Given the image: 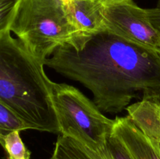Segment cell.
<instances>
[{"label": "cell", "mask_w": 160, "mask_h": 159, "mask_svg": "<svg viewBox=\"0 0 160 159\" xmlns=\"http://www.w3.org/2000/svg\"><path fill=\"white\" fill-rule=\"evenodd\" d=\"M44 64L81 83L107 113L122 112L140 91L143 98L160 96V55L107 30L91 36L80 50L59 47Z\"/></svg>", "instance_id": "1"}, {"label": "cell", "mask_w": 160, "mask_h": 159, "mask_svg": "<svg viewBox=\"0 0 160 159\" xmlns=\"http://www.w3.org/2000/svg\"><path fill=\"white\" fill-rule=\"evenodd\" d=\"M44 65L10 30L0 34V101L30 129L59 133Z\"/></svg>", "instance_id": "2"}, {"label": "cell", "mask_w": 160, "mask_h": 159, "mask_svg": "<svg viewBox=\"0 0 160 159\" xmlns=\"http://www.w3.org/2000/svg\"><path fill=\"white\" fill-rule=\"evenodd\" d=\"M9 30L43 62L62 45L80 50L86 41L61 0H19Z\"/></svg>", "instance_id": "3"}, {"label": "cell", "mask_w": 160, "mask_h": 159, "mask_svg": "<svg viewBox=\"0 0 160 159\" xmlns=\"http://www.w3.org/2000/svg\"><path fill=\"white\" fill-rule=\"evenodd\" d=\"M51 96L59 133L95 151L102 149L112 134L114 119L102 113L78 89L52 81Z\"/></svg>", "instance_id": "4"}, {"label": "cell", "mask_w": 160, "mask_h": 159, "mask_svg": "<svg viewBox=\"0 0 160 159\" xmlns=\"http://www.w3.org/2000/svg\"><path fill=\"white\" fill-rule=\"evenodd\" d=\"M106 30L137 45L156 50L160 47V34L145 12L134 0H102Z\"/></svg>", "instance_id": "5"}, {"label": "cell", "mask_w": 160, "mask_h": 159, "mask_svg": "<svg viewBox=\"0 0 160 159\" xmlns=\"http://www.w3.org/2000/svg\"><path fill=\"white\" fill-rule=\"evenodd\" d=\"M112 133L122 140L134 159H160V142L141 132L128 116L114 119Z\"/></svg>", "instance_id": "6"}, {"label": "cell", "mask_w": 160, "mask_h": 159, "mask_svg": "<svg viewBox=\"0 0 160 159\" xmlns=\"http://www.w3.org/2000/svg\"><path fill=\"white\" fill-rule=\"evenodd\" d=\"M66 6L85 41L106 30L102 13V0H73Z\"/></svg>", "instance_id": "7"}, {"label": "cell", "mask_w": 160, "mask_h": 159, "mask_svg": "<svg viewBox=\"0 0 160 159\" xmlns=\"http://www.w3.org/2000/svg\"><path fill=\"white\" fill-rule=\"evenodd\" d=\"M128 118L141 132L160 142V105L158 100L143 98L126 108Z\"/></svg>", "instance_id": "8"}, {"label": "cell", "mask_w": 160, "mask_h": 159, "mask_svg": "<svg viewBox=\"0 0 160 159\" xmlns=\"http://www.w3.org/2000/svg\"><path fill=\"white\" fill-rule=\"evenodd\" d=\"M50 159H109V157L104 147L95 151L71 137L60 135L55 143Z\"/></svg>", "instance_id": "9"}, {"label": "cell", "mask_w": 160, "mask_h": 159, "mask_svg": "<svg viewBox=\"0 0 160 159\" xmlns=\"http://www.w3.org/2000/svg\"><path fill=\"white\" fill-rule=\"evenodd\" d=\"M20 132L19 130L12 131L3 138L1 146L7 154L6 159H31V152L23 143Z\"/></svg>", "instance_id": "10"}, {"label": "cell", "mask_w": 160, "mask_h": 159, "mask_svg": "<svg viewBox=\"0 0 160 159\" xmlns=\"http://www.w3.org/2000/svg\"><path fill=\"white\" fill-rule=\"evenodd\" d=\"M29 127L6 104L0 101V144L9 132L14 130L23 131Z\"/></svg>", "instance_id": "11"}, {"label": "cell", "mask_w": 160, "mask_h": 159, "mask_svg": "<svg viewBox=\"0 0 160 159\" xmlns=\"http://www.w3.org/2000/svg\"><path fill=\"white\" fill-rule=\"evenodd\" d=\"M19 0H0V34L9 30Z\"/></svg>", "instance_id": "12"}, {"label": "cell", "mask_w": 160, "mask_h": 159, "mask_svg": "<svg viewBox=\"0 0 160 159\" xmlns=\"http://www.w3.org/2000/svg\"><path fill=\"white\" fill-rule=\"evenodd\" d=\"M145 12L152 26L159 31L160 34V8H152V9H145ZM157 52L160 55V47Z\"/></svg>", "instance_id": "13"}, {"label": "cell", "mask_w": 160, "mask_h": 159, "mask_svg": "<svg viewBox=\"0 0 160 159\" xmlns=\"http://www.w3.org/2000/svg\"><path fill=\"white\" fill-rule=\"evenodd\" d=\"M61 1H62L65 5H68L69 3H70L71 2H73V0H61Z\"/></svg>", "instance_id": "14"}, {"label": "cell", "mask_w": 160, "mask_h": 159, "mask_svg": "<svg viewBox=\"0 0 160 159\" xmlns=\"http://www.w3.org/2000/svg\"><path fill=\"white\" fill-rule=\"evenodd\" d=\"M158 101H159V105H160V96L159 97V99H158Z\"/></svg>", "instance_id": "15"}, {"label": "cell", "mask_w": 160, "mask_h": 159, "mask_svg": "<svg viewBox=\"0 0 160 159\" xmlns=\"http://www.w3.org/2000/svg\"><path fill=\"white\" fill-rule=\"evenodd\" d=\"M159 4L160 5V0H159Z\"/></svg>", "instance_id": "16"}]
</instances>
